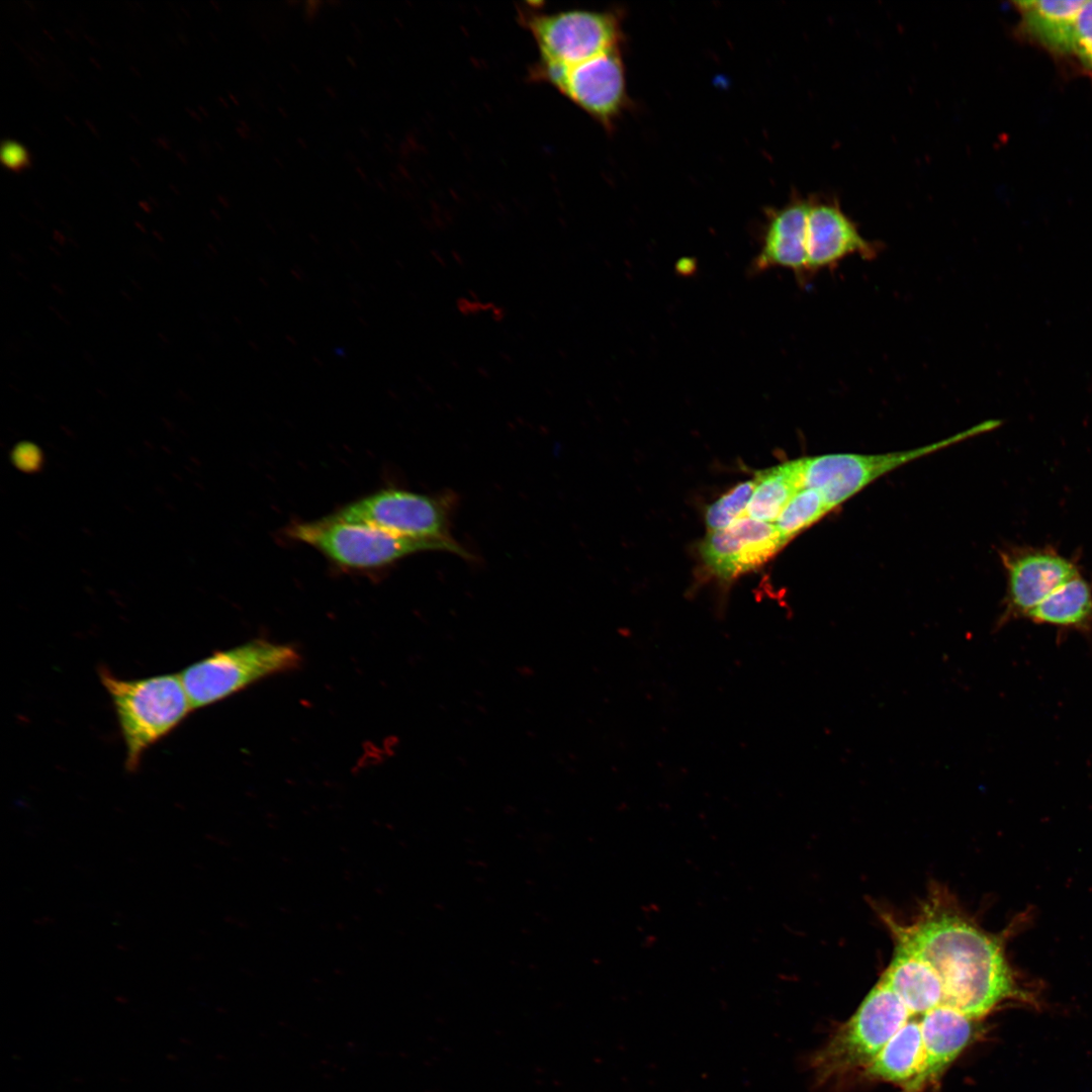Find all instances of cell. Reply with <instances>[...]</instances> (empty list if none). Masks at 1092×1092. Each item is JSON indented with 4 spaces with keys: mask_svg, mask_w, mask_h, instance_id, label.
Returning a JSON list of instances; mask_svg holds the SVG:
<instances>
[{
    "mask_svg": "<svg viewBox=\"0 0 1092 1092\" xmlns=\"http://www.w3.org/2000/svg\"><path fill=\"white\" fill-rule=\"evenodd\" d=\"M1027 618L1034 624L1091 633L1092 584L1081 574L1067 580L1032 609Z\"/></svg>",
    "mask_w": 1092,
    "mask_h": 1092,
    "instance_id": "ac0fdd59",
    "label": "cell"
},
{
    "mask_svg": "<svg viewBox=\"0 0 1092 1092\" xmlns=\"http://www.w3.org/2000/svg\"><path fill=\"white\" fill-rule=\"evenodd\" d=\"M881 250V244L866 239L859 233L857 225L842 211L837 201H810L806 230L810 277L823 270H832L850 256L874 260Z\"/></svg>",
    "mask_w": 1092,
    "mask_h": 1092,
    "instance_id": "7c38bea8",
    "label": "cell"
},
{
    "mask_svg": "<svg viewBox=\"0 0 1092 1092\" xmlns=\"http://www.w3.org/2000/svg\"><path fill=\"white\" fill-rule=\"evenodd\" d=\"M518 22L535 41L538 57L529 73L570 68L620 49L622 27L614 11L570 8L548 11L535 3L517 8Z\"/></svg>",
    "mask_w": 1092,
    "mask_h": 1092,
    "instance_id": "3957f363",
    "label": "cell"
},
{
    "mask_svg": "<svg viewBox=\"0 0 1092 1092\" xmlns=\"http://www.w3.org/2000/svg\"><path fill=\"white\" fill-rule=\"evenodd\" d=\"M528 79L549 85L608 130L614 127L628 100L620 49Z\"/></svg>",
    "mask_w": 1092,
    "mask_h": 1092,
    "instance_id": "9c48e42d",
    "label": "cell"
},
{
    "mask_svg": "<svg viewBox=\"0 0 1092 1092\" xmlns=\"http://www.w3.org/2000/svg\"><path fill=\"white\" fill-rule=\"evenodd\" d=\"M828 512H830V509L822 493L816 488L804 487L788 503L775 525L780 533L790 541Z\"/></svg>",
    "mask_w": 1092,
    "mask_h": 1092,
    "instance_id": "ffe728a7",
    "label": "cell"
},
{
    "mask_svg": "<svg viewBox=\"0 0 1092 1092\" xmlns=\"http://www.w3.org/2000/svg\"><path fill=\"white\" fill-rule=\"evenodd\" d=\"M923 1053L920 1022L910 1018L863 1069V1074L905 1090L920 1070Z\"/></svg>",
    "mask_w": 1092,
    "mask_h": 1092,
    "instance_id": "e0dca14e",
    "label": "cell"
},
{
    "mask_svg": "<svg viewBox=\"0 0 1092 1092\" xmlns=\"http://www.w3.org/2000/svg\"><path fill=\"white\" fill-rule=\"evenodd\" d=\"M903 1002L912 1016L943 1005L937 973L914 952L895 944L890 964L879 979Z\"/></svg>",
    "mask_w": 1092,
    "mask_h": 1092,
    "instance_id": "2e32d148",
    "label": "cell"
},
{
    "mask_svg": "<svg viewBox=\"0 0 1092 1092\" xmlns=\"http://www.w3.org/2000/svg\"><path fill=\"white\" fill-rule=\"evenodd\" d=\"M298 651L283 644L256 640L217 651L178 674L193 710L219 702L275 673L297 668Z\"/></svg>",
    "mask_w": 1092,
    "mask_h": 1092,
    "instance_id": "8992f818",
    "label": "cell"
},
{
    "mask_svg": "<svg viewBox=\"0 0 1092 1092\" xmlns=\"http://www.w3.org/2000/svg\"><path fill=\"white\" fill-rule=\"evenodd\" d=\"M1007 588L997 629L1028 614L1054 589L1080 574L1075 560L1052 546H1017L1000 552Z\"/></svg>",
    "mask_w": 1092,
    "mask_h": 1092,
    "instance_id": "30bf717a",
    "label": "cell"
},
{
    "mask_svg": "<svg viewBox=\"0 0 1092 1092\" xmlns=\"http://www.w3.org/2000/svg\"><path fill=\"white\" fill-rule=\"evenodd\" d=\"M1 161L12 171H20L29 165V155L26 149L13 141H6L1 148Z\"/></svg>",
    "mask_w": 1092,
    "mask_h": 1092,
    "instance_id": "603a6c76",
    "label": "cell"
},
{
    "mask_svg": "<svg viewBox=\"0 0 1092 1092\" xmlns=\"http://www.w3.org/2000/svg\"><path fill=\"white\" fill-rule=\"evenodd\" d=\"M756 484L744 516L776 522L785 507L803 485V458L756 472Z\"/></svg>",
    "mask_w": 1092,
    "mask_h": 1092,
    "instance_id": "d6986e66",
    "label": "cell"
},
{
    "mask_svg": "<svg viewBox=\"0 0 1092 1092\" xmlns=\"http://www.w3.org/2000/svg\"><path fill=\"white\" fill-rule=\"evenodd\" d=\"M286 535L314 547L334 562L351 568L384 566L422 551L441 550L471 557L456 541L410 538L330 517L294 524L287 528Z\"/></svg>",
    "mask_w": 1092,
    "mask_h": 1092,
    "instance_id": "5b68a950",
    "label": "cell"
},
{
    "mask_svg": "<svg viewBox=\"0 0 1092 1092\" xmlns=\"http://www.w3.org/2000/svg\"><path fill=\"white\" fill-rule=\"evenodd\" d=\"M755 484L754 479L741 482L711 504L705 515L707 527L711 531L725 529L736 519L744 516Z\"/></svg>",
    "mask_w": 1092,
    "mask_h": 1092,
    "instance_id": "44dd1931",
    "label": "cell"
},
{
    "mask_svg": "<svg viewBox=\"0 0 1092 1092\" xmlns=\"http://www.w3.org/2000/svg\"><path fill=\"white\" fill-rule=\"evenodd\" d=\"M923 1061L917 1076L905 1089L920 1092L937 1081L945 1069L969 1045L975 1034L974 1020L941 1005L921 1015Z\"/></svg>",
    "mask_w": 1092,
    "mask_h": 1092,
    "instance_id": "4fadbf2b",
    "label": "cell"
},
{
    "mask_svg": "<svg viewBox=\"0 0 1092 1092\" xmlns=\"http://www.w3.org/2000/svg\"><path fill=\"white\" fill-rule=\"evenodd\" d=\"M989 421L947 439L910 449L884 454H825L803 458V485L818 489L830 511L851 497L877 478L922 456L953 445L996 427Z\"/></svg>",
    "mask_w": 1092,
    "mask_h": 1092,
    "instance_id": "52a82bcc",
    "label": "cell"
},
{
    "mask_svg": "<svg viewBox=\"0 0 1092 1092\" xmlns=\"http://www.w3.org/2000/svg\"><path fill=\"white\" fill-rule=\"evenodd\" d=\"M894 944L928 963L943 989V1005L978 1020L1006 1001L1034 1002L1012 970L1004 938L973 922L943 896L931 893L905 923L883 914Z\"/></svg>",
    "mask_w": 1092,
    "mask_h": 1092,
    "instance_id": "6da1fadb",
    "label": "cell"
},
{
    "mask_svg": "<svg viewBox=\"0 0 1092 1092\" xmlns=\"http://www.w3.org/2000/svg\"><path fill=\"white\" fill-rule=\"evenodd\" d=\"M912 1017L903 1002L880 980L852 1016L813 1057L819 1084L864 1069Z\"/></svg>",
    "mask_w": 1092,
    "mask_h": 1092,
    "instance_id": "277c9868",
    "label": "cell"
},
{
    "mask_svg": "<svg viewBox=\"0 0 1092 1092\" xmlns=\"http://www.w3.org/2000/svg\"><path fill=\"white\" fill-rule=\"evenodd\" d=\"M809 207L810 201L794 200L770 213L760 250L752 263L753 270L784 268L803 283L809 280L806 253Z\"/></svg>",
    "mask_w": 1092,
    "mask_h": 1092,
    "instance_id": "5bb4252c",
    "label": "cell"
},
{
    "mask_svg": "<svg viewBox=\"0 0 1092 1092\" xmlns=\"http://www.w3.org/2000/svg\"><path fill=\"white\" fill-rule=\"evenodd\" d=\"M125 744V767L135 770L144 752L172 732L193 711L178 673L122 679L99 666Z\"/></svg>",
    "mask_w": 1092,
    "mask_h": 1092,
    "instance_id": "7a4b0ae2",
    "label": "cell"
},
{
    "mask_svg": "<svg viewBox=\"0 0 1092 1092\" xmlns=\"http://www.w3.org/2000/svg\"><path fill=\"white\" fill-rule=\"evenodd\" d=\"M330 518L367 525L395 535L454 541L450 535V506L446 497L387 488L347 505Z\"/></svg>",
    "mask_w": 1092,
    "mask_h": 1092,
    "instance_id": "ba28073f",
    "label": "cell"
},
{
    "mask_svg": "<svg viewBox=\"0 0 1092 1092\" xmlns=\"http://www.w3.org/2000/svg\"><path fill=\"white\" fill-rule=\"evenodd\" d=\"M1073 56L1092 73V0L1084 1L1077 19Z\"/></svg>",
    "mask_w": 1092,
    "mask_h": 1092,
    "instance_id": "7402d4cb",
    "label": "cell"
},
{
    "mask_svg": "<svg viewBox=\"0 0 1092 1092\" xmlns=\"http://www.w3.org/2000/svg\"><path fill=\"white\" fill-rule=\"evenodd\" d=\"M1084 1L1014 2L1020 15V31L1054 56H1073L1077 19Z\"/></svg>",
    "mask_w": 1092,
    "mask_h": 1092,
    "instance_id": "9a60e30c",
    "label": "cell"
},
{
    "mask_svg": "<svg viewBox=\"0 0 1092 1092\" xmlns=\"http://www.w3.org/2000/svg\"><path fill=\"white\" fill-rule=\"evenodd\" d=\"M788 542L775 524L742 516L711 531L700 550L711 571L727 580L761 566Z\"/></svg>",
    "mask_w": 1092,
    "mask_h": 1092,
    "instance_id": "8fae6325",
    "label": "cell"
}]
</instances>
